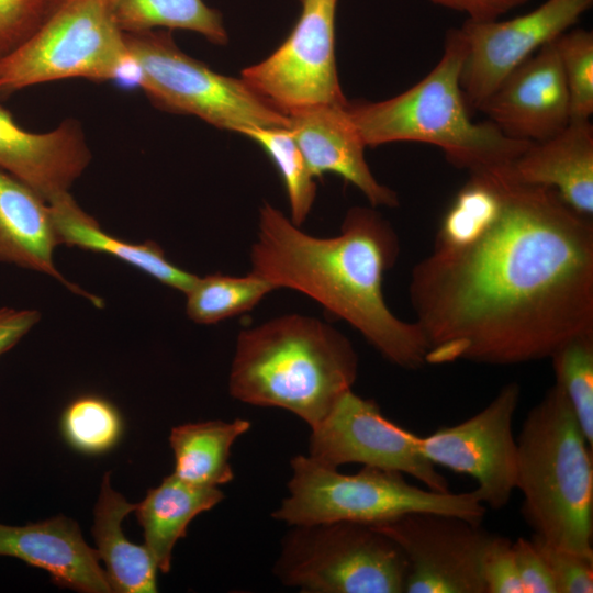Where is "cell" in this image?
<instances>
[{"label":"cell","instance_id":"cell-28","mask_svg":"<svg viewBox=\"0 0 593 593\" xmlns=\"http://www.w3.org/2000/svg\"><path fill=\"white\" fill-rule=\"evenodd\" d=\"M549 359L556 383L564 392L588 443L593 447V334L564 342Z\"/></svg>","mask_w":593,"mask_h":593},{"label":"cell","instance_id":"cell-26","mask_svg":"<svg viewBox=\"0 0 593 593\" xmlns=\"http://www.w3.org/2000/svg\"><path fill=\"white\" fill-rule=\"evenodd\" d=\"M276 287L251 272L237 277L222 273L198 277L187 296L186 312L197 324H216L253 310Z\"/></svg>","mask_w":593,"mask_h":593},{"label":"cell","instance_id":"cell-31","mask_svg":"<svg viewBox=\"0 0 593 593\" xmlns=\"http://www.w3.org/2000/svg\"><path fill=\"white\" fill-rule=\"evenodd\" d=\"M530 539L549 568L557 593L593 592V556L556 547L536 535H532Z\"/></svg>","mask_w":593,"mask_h":593},{"label":"cell","instance_id":"cell-11","mask_svg":"<svg viewBox=\"0 0 593 593\" xmlns=\"http://www.w3.org/2000/svg\"><path fill=\"white\" fill-rule=\"evenodd\" d=\"M310 457L336 468L348 462L409 474L427 489L449 492V483L422 452L419 436L383 416L379 405L345 392L310 436Z\"/></svg>","mask_w":593,"mask_h":593},{"label":"cell","instance_id":"cell-25","mask_svg":"<svg viewBox=\"0 0 593 593\" xmlns=\"http://www.w3.org/2000/svg\"><path fill=\"white\" fill-rule=\"evenodd\" d=\"M124 33L155 29L195 32L209 42L228 41L221 13L203 0H104Z\"/></svg>","mask_w":593,"mask_h":593},{"label":"cell","instance_id":"cell-29","mask_svg":"<svg viewBox=\"0 0 593 593\" xmlns=\"http://www.w3.org/2000/svg\"><path fill=\"white\" fill-rule=\"evenodd\" d=\"M61 433L76 450L99 455L119 441L123 424L116 407L102 396L86 394L71 401L61 415Z\"/></svg>","mask_w":593,"mask_h":593},{"label":"cell","instance_id":"cell-9","mask_svg":"<svg viewBox=\"0 0 593 593\" xmlns=\"http://www.w3.org/2000/svg\"><path fill=\"white\" fill-rule=\"evenodd\" d=\"M273 571L306 593H403L407 561L370 525L333 522L293 526Z\"/></svg>","mask_w":593,"mask_h":593},{"label":"cell","instance_id":"cell-32","mask_svg":"<svg viewBox=\"0 0 593 593\" xmlns=\"http://www.w3.org/2000/svg\"><path fill=\"white\" fill-rule=\"evenodd\" d=\"M54 0H0V56L13 51L41 24Z\"/></svg>","mask_w":593,"mask_h":593},{"label":"cell","instance_id":"cell-33","mask_svg":"<svg viewBox=\"0 0 593 593\" xmlns=\"http://www.w3.org/2000/svg\"><path fill=\"white\" fill-rule=\"evenodd\" d=\"M481 575L485 593H525L512 541L504 536H490L482 555Z\"/></svg>","mask_w":593,"mask_h":593},{"label":"cell","instance_id":"cell-13","mask_svg":"<svg viewBox=\"0 0 593 593\" xmlns=\"http://www.w3.org/2000/svg\"><path fill=\"white\" fill-rule=\"evenodd\" d=\"M370 526L402 549L405 593H485L481 560L492 534L481 524L418 512Z\"/></svg>","mask_w":593,"mask_h":593},{"label":"cell","instance_id":"cell-35","mask_svg":"<svg viewBox=\"0 0 593 593\" xmlns=\"http://www.w3.org/2000/svg\"><path fill=\"white\" fill-rule=\"evenodd\" d=\"M429 2L462 13L467 20L485 22L499 20L503 14L530 0H428Z\"/></svg>","mask_w":593,"mask_h":593},{"label":"cell","instance_id":"cell-7","mask_svg":"<svg viewBox=\"0 0 593 593\" xmlns=\"http://www.w3.org/2000/svg\"><path fill=\"white\" fill-rule=\"evenodd\" d=\"M131 72L125 33L104 0H54L37 29L0 56V100L36 85L105 82Z\"/></svg>","mask_w":593,"mask_h":593},{"label":"cell","instance_id":"cell-3","mask_svg":"<svg viewBox=\"0 0 593 593\" xmlns=\"http://www.w3.org/2000/svg\"><path fill=\"white\" fill-rule=\"evenodd\" d=\"M357 372L358 356L338 329L284 314L238 334L228 389L242 402L290 411L312 428L351 390Z\"/></svg>","mask_w":593,"mask_h":593},{"label":"cell","instance_id":"cell-8","mask_svg":"<svg viewBox=\"0 0 593 593\" xmlns=\"http://www.w3.org/2000/svg\"><path fill=\"white\" fill-rule=\"evenodd\" d=\"M125 42L132 80L156 108L239 134L251 127L288 126V115L242 77L219 74L181 51L171 31L125 33Z\"/></svg>","mask_w":593,"mask_h":593},{"label":"cell","instance_id":"cell-5","mask_svg":"<svg viewBox=\"0 0 593 593\" xmlns=\"http://www.w3.org/2000/svg\"><path fill=\"white\" fill-rule=\"evenodd\" d=\"M516 444V489L533 535L593 556V447L557 383L528 412Z\"/></svg>","mask_w":593,"mask_h":593},{"label":"cell","instance_id":"cell-17","mask_svg":"<svg viewBox=\"0 0 593 593\" xmlns=\"http://www.w3.org/2000/svg\"><path fill=\"white\" fill-rule=\"evenodd\" d=\"M347 103L316 104L288 113V127L312 176L335 174L355 186L370 205L395 208L394 190L380 183L366 158V145L353 122Z\"/></svg>","mask_w":593,"mask_h":593},{"label":"cell","instance_id":"cell-10","mask_svg":"<svg viewBox=\"0 0 593 593\" xmlns=\"http://www.w3.org/2000/svg\"><path fill=\"white\" fill-rule=\"evenodd\" d=\"M338 0H301L302 11L288 37L240 77L280 112L346 103L335 56Z\"/></svg>","mask_w":593,"mask_h":593},{"label":"cell","instance_id":"cell-19","mask_svg":"<svg viewBox=\"0 0 593 593\" xmlns=\"http://www.w3.org/2000/svg\"><path fill=\"white\" fill-rule=\"evenodd\" d=\"M517 182L553 189L575 212L593 216V125L570 121L556 135L532 142L505 167Z\"/></svg>","mask_w":593,"mask_h":593},{"label":"cell","instance_id":"cell-12","mask_svg":"<svg viewBox=\"0 0 593 593\" xmlns=\"http://www.w3.org/2000/svg\"><path fill=\"white\" fill-rule=\"evenodd\" d=\"M519 399V384L510 382L475 415L419 437V448L433 465L474 479L478 486L473 493L495 511L510 502L516 489L513 418Z\"/></svg>","mask_w":593,"mask_h":593},{"label":"cell","instance_id":"cell-15","mask_svg":"<svg viewBox=\"0 0 593 593\" xmlns=\"http://www.w3.org/2000/svg\"><path fill=\"white\" fill-rule=\"evenodd\" d=\"M478 111L518 141L539 142L562 131L570 104L553 41L514 69Z\"/></svg>","mask_w":593,"mask_h":593},{"label":"cell","instance_id":"cell-36","mask_svg":"<svg viewBox=\"0 0 593 593\" xmlns=\"http://www.w3.org/2000/svg\"><path fill=\"white\" fill-rule=\"evenodd\" d=\"M40 318L36 310L0 306V356L15 346Z\"/></svg>","mask_w":593,"mask_h":593},{"label":"cell","instance_id":"cell-34","mask_svg":"<svg viewBox=\"0 0 593 593\" xmlns=\"http://www.w3.org/2000/svg\"><path fill=\"white\" fill-rule=\"evenodd\" d=\"M512 548L525 593H557L549 568L535 542L518 537Z\"/></svg>","mask_w":593,"mask_h":593},{"label":"cell","instance_id":"cell-22","mask_svg":"<svg viewBox=\"0 0 593 593\" xmlns=\"http://www.w3.org/2000/svg\"><path fill=\"white\" fill-rule=\"evenodd\" d=\"M135 506L112 489L110 473H105L91 532L113 592L153 593L157 592V564L146 546L131 542L122 529L123 519Z\"/></svg>","mask_w":593,"mask_h":593},{"label":"cell","instance_id":"cell-21","mask_svg":"<svg viewBox=\"0 0 593 593\" xmlns=\"http://www.w3.org/2000/svg\"><path fill=\"white\" fill-rule=\"evenodd\" d=\"M59 245L107 254L147 273L160 283L187 293L198 276L170 262L155 242L134 244L107 233L70 192L48 202Z\"/></svg>","mask_w":593,"mask_h":593},{"label":"cell","instance_id":"cell-20","mask_svg":"<svg viewBox=\"0 0 593 593\" xmlns=\"http://www.w3.org/2000/svg\"><path fill=\"white\" fill-rule=\"evenodd\" d=\"M58 245L48 202L0 169V262L48 275L96 306H103L102 299L68 281L58 271L53 258Z\"/></svg>","mask_w":593,"mask_h":593},{"label":"cell","instance_id":"cell-24","mask_svg":"<svg viewBox=\"0 0 593 593\" xmlns=\"http://www.w3.org/2000/svg\"><path fill=\"white\" fill-rule=\"evenodd\" d=\"M250 428L247 419L208 421L176 426L169 436L175 456L174 474L200 486H219L233 480L231 447Z\"/></svg>","mask_w":593,"mask_h":593},{"label":"cell","instance_id":"cell-23","mask_svg":"<svg viewBox=\"0 0 593 593\" xmlns=\"http://www.w3.org/2000/svg\"><path fill=\"white\" fill-rule=\"evenodd\" d=\"M223 499L217 486L194 485L174 473L148 490L134 512L144 532V545L159 571L167 573L170 570L174 547L186 536L190 522Z\"/></svg>","mask_w":593,"mask_h":593},{"label":"cell","instance_id":"cell-16","mask_svg":"<svg viewBox=\"0 0 593 593\" xmlns=\"http://www.w3.org/2000/svg\"><path fill=\"white\" fill-rule=\"evenodd\" d=\"M91 158L83 127L76 119L35 133L20 126L0 105V169L47 202L69 192Z\"/></svg>","mask_w":593,"mask_h":593},{"label":"cell","instance_id":"cell-30","mask_svg":"<svg viewBox=\"0 0 593 593\" xmlns=\"http://www.w3.org/2000/svg\"><path fill=\"white\" fill-rule=\"evenodd\" d=\"M564 76L570 121L590 120L593 113V32L568 30L553 40Z\"/></svg>","mask_w":593,"mask_h":593},{"label":"cell","instance_id":"cell-14","mask_svg":"<svg viewBox=\"0 0 593 593\" xmlns=\"http://www.w3.org/2000/svg\"><path fill=\"white\" fill-rule=\"evenodd\" d=\"M593 0H545L526 14L506 21L466 20L460 87L468 109L479 110L504 79L541 46L571 29Z\"/></svg>","mask_w":593,"mask_h":593},{"label":"cell","instance_id":"cell-27","mask_svg":"<svg viewBox=\"0 0 593 593\" xmlns=\"http://www.w3.org/2000/svg\"><path fill=\"white\" fill-rule=\"evenodd\" d=\"M242 135L257 143L271 159L283 181L290 206V220L301 226L316 198L315 178L288 126L251 127Z\"/></svg>","mask_w":593,"mask_h":593},{"label":"cell","instance_id":"cell-37","mask_svg":"<svg viewBox=\"0 0 593 593\" xmlns=\"http://www.w3.org/2000/svg\"><path fill=\"white\" fill-rule=\"evenodd\" d=\"M299 1H301V0H299Z\"/></svg>","mask_w":593,"mask_h":593},{"label":"cell","instance_id":"cell-18","mask_svg":"<svg viewBox=\"0 0 593 593\" xmlns=\"http://www.w3.org/2000/svg\"><path fill=\"white\" fill-rule=\"evenodd\" d=\"M0 556L45 570L60 588L113 592L97 550L85 541L77 523L64 516L24 526L0 524Z\"/></svg>","mask_w":593,"mask_h":593},{"label":"cell","instance_id":"cell-4","mask_svg":"<svg viewBox=\"0 0 593 593\" xmlns=\"http://www.w3.org/2000/svg\"><path fill=\"white\" fill-rule=\"evenodd\" d=\"M465 56V37L460 29H451L439 61L410 89L382 101H348V113L366 147L429 144L469 174L505 167L522 154L532 142L507 137L490 121L471 120L460 87Z\"/></svg>","mask_w":593,"mask_h":593},{"label":"cell","instance_id":"cell-1","mask_svg":"<svg viewBox=\"0 0 593 593\" xmlns=\"http://www.w3.org/2000/svg\"><path fill=\"white\" fill-rule=\"evenodd\" d=\"M505 167L469 177L412 269L426 363L537 361L593 334L592 219Z\"/></svg>","mask_w":593,"mask_h":593},{"label":"cell","instance_id":"cell-2","mask_svg":"<svg viewBox=\"0 0 593 593\" xmlns=\"http://www.w3.org/2000/svg\"><path fill=\"white\" fill-rule=\"evenodd\" d=\"M399 240L376 208H350L332 237L312 236L269 203L259 209L250 272L276 289L299 291L342 318L403 369L426 365L427 343L413 322L396 317L382 292Z\"/></svg>","mask_w":593,"mask_h":593},{"label":"cell","instance_id":"cell-6","mask_svg":"<svg viewBox=\"0 0 593 593\" xmlns=\"http://www.w3.org/2000/svg\"><path fill=\"white\" fill-rule=\"evenodd\" d=\"M289 496L272 517L291 526L333 522L377 525L409 513L455 515L482 524L486 507L473 491L436 492L410 484L398 471L365 466L344 474L313 458L291 460Z\"/></svg>","mask_w":593,"mask_h":593}]
</instances>
